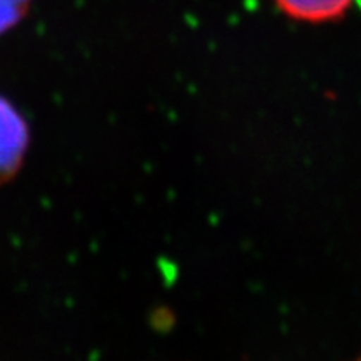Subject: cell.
I'll return each mask as SVG.
<instances>
[{
    "label": "cell",
    "mask_w": 361,
    "mask_h": 361,
    "mask_svg": "<svg viewBox=\"0 0 361 361\" xmlns=\"http://www.w3.org/2000/svg\"><path fill=\"white\" fill-rule=\"evenodd\" d=\"M29 126L7 99L0 97V184L19 173L29 149Z\"/></svg>",
    "instance_id": "cell-1"
},
{
    "label": "cell",
    "mask_w": 361,
    "mask_h": 361,
    "mask_svg": "<svg viewBox=\"0 0 361 361\" xmlns=\"http://www.w3.org/2000/svg\"><path fill=\"white\" fill-rule=\"evenodd\" d=\"M291 19L303 22H331L345 16L351 0H274Z\"/></svg>",
    "instance_id": "cell-2"
},
{
    "label": "cell",
    "mask_w": 361,
    "mask_h": 361,
    "mask_svg": "<svg viewBox=\"0 0 361 361\" xmlns=\"http://www.w3.org/2000/svg\"><path fill=\"white\" fill-rule=\"evenodd\" d=\"M32 0H0V35L24 19Z\"/></svg>",
    "instance_id": "cell-3"
},
{
    "label": "cell",
    "mask_w": 361,
    "mask_h": 361,
    "mask_svg": "<svg viewBox=\"0 0 361 361\" xmlns=\"http://www.w3.org/2000/svg\"><path fill=\"white\" fill-rule=\"evenodd\" d=\"M358 2H360V6H361V0H358Z\"/></svg>",
    "instance_id": "cell-4"
},
{
    "label": "cell",
    "mask_w": 361,
    "mask_h": 361,
    "mask_svg": "<svg viewBox=\"0 0 361 361\" xmlns=\"http://www.w3.org/2000/svg\"><path fill=\"white\" fill-rule=\"evenodd\" d=\"M356 361H361V358H360V360H356Z\"/></svg>",
    "instance_id": "cell-5"
}]
</instances>
